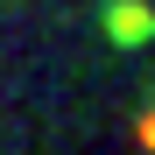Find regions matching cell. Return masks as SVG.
<instances>
[{"label":"cell","mask_w":155,"mask_h":155,"mask_svg":"<svg viewBox=\"0 0 155 155\" xmlns=\"http://www.w3.org/2000/svg\"><path fill=\"white\" fill-rule=\"evenodd\" d=\"M99 35L113 49H148L155 42V0H99Z\"/></svg>","instance_id":"obj_1"},{"label":"cell","mask_w":155,"mask_h":155,"mask_svg":"<svg viewBox=\"0 0 155 155\" xmlns=\"http://www.w3.org/2000/svg\"><path fill=\"white\" fill-rule=\"evenodd\" d=\"M134 134H141V148L155 155V85H148V106H141V120H134Z\"/></svg>","instance_id":"obj_2"}]
</instances>
